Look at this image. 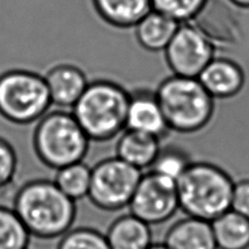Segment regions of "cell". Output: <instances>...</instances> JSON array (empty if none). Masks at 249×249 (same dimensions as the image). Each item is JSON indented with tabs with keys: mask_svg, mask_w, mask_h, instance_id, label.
Masks as SVG:
<instances>
[{
	"mask_svg": "<svg viewBox=\"0 0 249 249\" xmlns=\"http://www.w3.org/2000/svg\"><path fill=\"white\" fill-rule=\"evenodd\" d=\"M12 209L31 236L41 239L61 237L71 230L77 215L75 201L48 179L22 186L13 198Z\"/></svg>",
	"mask_w": 249,
	"mask_h": 249,
	"instance_id": "obj_1",
	"label": "cell"
},
{
	"mask_svg": "<svg viewBox=\"0 0 249 249\" xmlns=\"http://www.w3.org/2000/svg\"><path fill=\"white\" fill-rule=\"evenodd\" d=\"M130 91L108 80L89 83L71 113L94 142H107L126 130Z\"/></svg>",
	"mask_w": 249,
	"mask_h": 249,
	"instance_id": "obj_2",
	"label": "cell"
},
{
	"mask_svg": "<svg viewBox=\"0 0 249 249\" xmlns=\"http://www.w3.org/2000/svg\"><path fill=\"white\" fill-rule=\"evenodd\" d=\"M176 184L186 215L212 222L231 209L235 181L216 164L193 162Z\"/></svg>",
	"mask_w": 249,
	"mask_h": 249,
	"instance_id": "obj_3",
	"label": "cell"
},
{
	"mask_svg": "<svg viewBox=\"0 0 249 249\" xmlns=\"http://www.w3.org/2000/svg\"><path fill=\"white\" fill-rule=\"evenodd\" d=\"M91 140L71 110L52 107L34 126L32 143L44 165L60 170L82 162Z\"/></svg>",
	"mask_w": 249,
	"mask_h": 249,
	"instance_id": "obj_4",
	"label": "cell"
},
{
	"mask_svg": "<svg viewBox=\"0 0 249 249\" xmlns=\"http://www.w3.org/2000/svg\"><path fill=\"white\" fill-rule=\"evenodd\" d=\"M155 95L171 131L195 133L210 124L214 99L198 78L172 74L160 83Z\"/></svg>",
	"mask_w": 249,
	"mask_h": 249,
	"instance_id": "obj_5",
	"label": "cell"
},
{
	"mask_svg": "<svg viewBox=\"0 0 249 249\" xmlns=\"http://www.w3.org/2000/svg\"><path fill=\"white\" fill-rule=\"evenodd\" d=\"M52 108L45 79L15 70L0 77V115L17 126H34Z\"/></svg>",
	"mask_w": 249,
	"mask_h": 249,
	"instance_id": "obj_6",
	"label": "cell"
},
{
	"mask_svg": "<svg viewBox=\"0 0 249 249\" xmlns=\"http://www.w3.org/2000/svg\"><path fill=\"white\" fill-rule=\"evenodd\" d=\"M142 172L117 157L105 159L92 167L89 199L101 210L115 212L128 208Z\"/></svg>",
	"mask_w": 249,
	"mask_h": 249,
	"instance_id": "obj_7",
	"label": "cell"
},
{
	"mask_svg": "<svg viewBox=\"0 0 249 249\" xmlns=\"http://www.w3.org/2000/svg\"><path fill=\"white\" fill-rule=\"evenodd\" d=\"M164 54L172 74L198 78L215 57V45L198 25L187 22L179 24Z\"/></svg>",
	"mask_w": 249,
	"mask_h": 249,
	"instance_id": "obj_8",
	"label": "cell"
},
{
	"mask_svg": "<svg viewBox=\"0 0 249 249\" xmlns=\"http://www.w3.org/2000/svg\"><path fill=\"white\" fill-rule=\"evenodd\" d=\"M128 208L150 226L165 223L179 209L176 181L152 171L142 174Z\"/></svg>",
	"mask_w": 249,
	"mask_h": 249,
	"instance_id": "obj_9",
	"label": "cell"
},
{
	"mask_svg": "<svg viewBox=\"0 0 249 249\" xmlns=\"http://www.w3.org/2000/svg\"><path fill=\"white\" fill-rule=\"evenodd\" d=\"M126 129L148 133L161 140L170 133L171 129L155 92L146 89H135L130 92Z\"/></svg>",
	"mask_w": 249,
	"mask_h": 249,
	"instance_id": "obj_10",
	"label": "cell"
},
{
	"mask_svg": "<svg viewBox=\"0 0 249 249\" xmlns=\"http://www.w3.org/2000/svg\"><path fill=\"white\" fill-rule=\"evenodd\" d=\"M198 80L214 100L231 99L243 90L246 75L235 60L215 56L201 71Z\"/></svg>",
	"mask_w": 249,
	"mask_h": 249,
	"instance_id": "obj_11",
	"label": "cell"
},
{
	"mask_svg": "<svg viewBox=\"0 0 249 249\" xmlns=\"http://www.w3.org/2000/svg\"><path fill=\"white\" fill-rule=\"evenodd\" d=\"M45 82L50 92L52 107L71 110L89 86L83 71L73 65H58L46 73Z\"/></svg>",
	"mask_w": 249,
	"mask_h": 249,
	"instance_id": "obj_12",
	"label": "cell"
},
{
	"mask_svg": "<svg viewBox=\"0 0 249 249\" xmlns=\"http://www.w3.org/2000/svg\"><path fill=\"white\" fill-rule=\"evenodd\" d=\"M163 244L168 249H217L211 222L188 215L167 230Z\"/></svg>",
	"mask_w": 249,
	"mask_h": 249,
	"instance_id": "obj_13",
	"label": "cell"
},
{
	"mask_svg": "<svg viewBox=\"0 0 249 249\" xmlns=\"http://www.w3.org/2000/svg\"><path fill=\"white\" fill-rule=\"evenodd\" d=\"M161 141L148 133L126 129L117 139L116 157L141 172L150 170L162 148Z\"/></svg>",
	"mask_w": 249,
	"mask_h": 249,
	"instance_id": "obj_14",
	"label": "cell"
},
{
	"mask_svg": "<svg viewBox=\"0 0 249 249\" xmlns=\"http://www.w3.org/2000/svg\"><path fill=\"white\" fill-rule=\"evenodd\" d=\"M180 23L163 13L151 10L133 28L138 44L152 53L164 52Z\"/></svg>",
	"mask_w": 249,
	"mask_h": 249,
	"instance_id": "obj_15",
	"label": "cell"
},
{
	"mask_svg": "<svg viewBox=\"0 0 249 249\" xmlns=\"http://www.w3.org/2000/svg\"><path fill=\"white\" fill-rule=\"evenodd\" d=\"M105 235L110 249H149L153 244L151 226L131 213L117 217Z\"/></svg>",
	"mask_w": 249,
	"mask_h": 249,
	"instance_id": "obj_16",
	"label": "cell"
},
{
	"mask_svg": "<svg viewBox=\"0 0 249 249\" xmlns=\"http://www.w3.org/2000/svg\"><path fill=\"white\" fill-rule=\"evenodd\" d=\"M103 19L115 28L132 30L152 10L151 0H93Z\"/></svg>",
	"mask_w": 249,
	"mask_h": 249,
	"instance_id": "obj_17",
	"label": "cell"
},
{
	"mask_svg": "<svg viewBox=\"0 0 249 249\" xmlns=\"http://www.w3.org/2000/svg\"><path fill=\"white\" fill-rule=\"evenodd\" d=\"M217 249H249V219L230 209L211 222Z\"/></svg>",
	"mask_w": 249,
	"mask_h": 249,
	"instance_id": "obj_18",
	"label": "cell"
},
{
	"mask_svg": "<svg viewBox=\"0 0 249 249\" xmlns=\"http://www.w3.org/2000/svg\"><path fill=\"white\" fill-rule=\"evenodd\" d=\"M91 174L92 168L82 161L57 170L54 181L62 193L77 202L89 196Z\"/></svg>",
	"mask_w": 249,
	"mask_h": 249,
	"instance_id": "obj_19",
	"label": "cell"
},
{
	"mask_svg": "<svg viewBox=\"0 0 249 249\" xmlns=\"http://www.w3.org/2000/svg\"><path fill=\"white\" fill-rule=\"evenodd\" d=\"M31 234L12 208L0 206V249H28Z\"/></svg>",
	"mask_w": 249,
	"mask_h": 249,
	"instance_id": "obj_20",
	"label": "cell"
},
{
	"mask_svg": "<svg viewBox=\"0 0 249 249\" xmlns=\"http://www.w3.org/2000/svg\"><path fill=\"white\" fill-rule=\"evenodd\" d=\"M191 163L193 161L185 150L171 145L161 148L150 171L177 181Z\"/></svg>",
	"mask_w": 249,
	"mask_h": 249,
	"instance_id": "obj_21",
	"label": "cell"
},
{
	"mask_svg": "<svg viewBox=\"0 0 249 249\" xmlns=\"http://www.w3.org/2000/svg\"><path fill=\"white\" fill-rule=\"evenodd\" d=\"M209 0H151L152 9L178 23L193 22L201 15Z\"/></svg>",
	"mask_w": 249,
	"mask_h": 249,
	"instance_id": "obj_22",
	"label": "cell"
},
{
	"mask_svg": "<svg viewBox=\"0 0 249 249\" xmlns=\"http://www.w3.org/2000/svg\"><path fill=\"white\" fill-rule=\"evenodd\" d=\"M57 249H110V247L105 234L91 228H77L62 235Z\"/></svg>",
	"mask_w": 249,
	"mask_h": 249,
	"instance_id": "obj_23",
	"label": "cell"
},
{
	"mask_svg": "<svg viewBox=\"0 0 249 249\" xmlns=\"http://www.w3.org/2000/svg\"><path fill=\"white\" fill-rule=\"evenodd\" d=\"M18 171V155L15 146L0 136V191L6 190L15 180Z\"/></svg>",
	"mask_w": 249,
	"mask_h": 249,
	"instance_id": "obj_24",
	"label": "cell"
},
{
	"mask_svg": "<svg viewBox=\"0 0 249 249\" xmlns=\"http://www.w3.org/2000/svg\"><path fill=\"white\" fill-rule=\"evenodd\" d=\"M231 209L249 219V178L235 181Z\"/></svg>",
	"mask_w": 249,
	"mask_h": 249,
	"instance_id": "obj_25",
	"label": "cell"
},
{
	"mask_svg": "<svg viewBox=\"0 0 249 249\" xmlns=\"http://www.w3.org/2000/svg\"><path fill=\"white\" fill-rule=\"evenodd\" d=\"M233 6L241 9H249V0H228Z\"/></svg>",
	"mask_w": 249,
	"mask_h": 249,
	"instance_id": "obj_26",
	"label": "cell"
},
{
	"mask_svg": "<svg viewBox=\"0 0 249 249\" xmlns=\"http://www.w3.org/2000/svg\"><path fill=\"white\" fill-rule=\"evenodd\" d=\"M149 249H168L164 244H152Z\"/></svg>",
	"mask_w": 249,
	"mask_h": 249,
	"instance_id": "obj_27",
	"label": "cell"
}]
</instances>
